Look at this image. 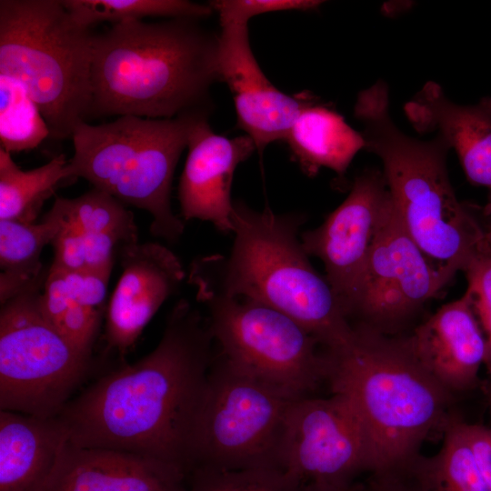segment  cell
Instances as JSON below:
<instances>
[{
  "label": "cell",
  "instance_id": "1",
  "mask_svg": "<svg viewBox=\"0 0 491 491\" xmlns=\"http://www.w3.org/2000/svg\"><path fill=\"white\" fill-rule=\"evenodd\" d=\"M214 346L207 317L178 301L153 351L97 379L65 405L58 417L68 441L145 456L187 474Z\"/></svg>",
  "mask_w": 491,
  "mask_h": 491
},
{
  "label": "cell",
  "instance_id": "2",
  "mask_svg": "<svg viewBox=\"0 0 491 491\" xmlns=\"http://www.w3.org/2000/svg\"><path fill=\"white\" fill-rule=\"evenodd\" d=\"M200 20H125L95 34L89 118L210 112L211 86L221 82L218 34Z\"/></svg>",
  "mask_w": 491,
  "mask_h": 491
},
{
  "label": "cell",
  "instance_id": "3",
  "mask_svg": "<svg viewBox=\"0 0 491 491\" xmlns=\"http://www.w3.org/2000/svg\"><path fill=\"white\" fill-rule=\"evenodd\" d=\"M354 115L363 125L364 149L382 162L402 225L429 262L453 278L491 256V228L480 208L458 201L451 185L447 142L403 133L391 118L383 80L358 93Z\"/></svg>",
  "mask_w": 491,
  "mask_h": 491
},
{
  "label": "cell",
  "instance_id": "4",
  "mask_svg": "<svg viewBox=\"0 0 491 491\" xmlns=\"http://www.w3.org/2000/svg\"><path fill=\"white\" fill-rule=\"evenodd\" d=\"M352 326L347 343L325 348L326 383L358 415L372 446L376 471L416 457L431 435L443 433L453 416L455 395L424 366L409 335Z\"/></svg>",
  "mask_w": 491,
  "mask_h": 491
},
{
  "label": "cell",
  "instance_id": "5",
  "mask_svg": "<svg viewBox=\"0 0 491 491\" xmlns=\"http://www.w3.org/2000/svg\"><path fill=\"white\" fill-rule=\"evenodd\" d=\"M304 222L302 214L258 211L234 201L229 256L194 260L188 280L270 306L297 321L324 348H335L349 341L353 326L303 248L298 235Z\"/></svg>",
  "mask_w": 491,
  "mask_h": 491
},
{
  "label": "cell",
  "instance_id": "6",
  "mask_svg": "<svg viewBox=\"0 0 491 491\" xmlns=\"http://www.w3.org/2000/svg\"><path fill=\"white\" fill-rule=\"evenodd\" d=\"M94 35L62 0L0 1V75L24 85L51 138L89 119Z\"/></svg>",
  "mask_w": 491,
  "mask_h": 491
},
{
  "label": "cell",
  "instance_id": "7",
  "mask_svg": "<svg viewBox=\"0 0 491 491\" xmlns=\"http://www.w3.org/2000/svg\"><path fill=\"white\" fill-rule=\"evenodd\" d=\"M210 112L174 118L122 115L101 125L80 123L68 160L71 178L82 177L122 203L150 213V232L175 242L183 222L171 206V186L177 162L195 124Z\"/></svg>",
  "mask_w": 491,
  "mask_h": 491
},
{
  "label": "cell",
  "instance_id": "8",
  "mask_svg": "<svg viewBox=\"0 0 491 491\" xmlns=\"http://www.w3.org/2000/svg\"><path fill=\"white\" fill-rule=\"evenodd\" d=\"M188 282L208 312L217 353L233 366L293 399L326 382V350L297 321L257 300Z\"/></svg>",
  "mask_w": 491,
  "mask_h": 491
},
{
  "label": "cell",
  "instance_id": "9",
  "mask_svg": "<svg viewBox=\"0 0 491 491\" xmlns=\"http://www.w3.org/2000/svg\"><path fill=\"white\" fill-rule=\"evenodd\" d=\"M46 275L0 310V408L42 418L59 416L91 365L42 311Z\"/></svg>",
  "mask_w": 491,
  "mask_h": 491
},
{
  "label": "cell",
  "instance_id": "10",
  "mask_svg": "<svg viewBox=\"0 0 491 491\" xmlns=\"http://www.w3.org/2000/svg\"><path fill=\"white\" fill-rule=\"evenodd\" d=\"M293 400L215 353L187 473L195 467L280 468L279 448Z\"/></svg>",
  "mask_w": 491,
  "mask_h": 491
},
{
  "label": "cell",
  "instance_id": "11",
  "mask_svg": "<svg viewBox=\"0 0 491 491\" xmlns=\"http://www.w3.org/2000/svg\"><path fill=\"white\" fill-rule=\"evenodd\" d=\"M451 279L437 270L412 240L391 200L350 305L348 319L352 325L397 336Z\"/></svg>",
  "mask_w": 491,
  "mask_h": 491
},
{
  "label": "cell",
  "instance_id": "12",
  "mask_svg": "<svg viewBox=\"0 0 491 491\" xmlns=\"http://www.w3.org/2000/svg\"><path fill=\"white\" fill-rule=\"evenodd\" d=\"M279 467L302 484L348 485L376 468L372 446L356 410L341 395L291 402Z\"/></svg>",
  "mask_w": 491,
  "mask_h": 491
},
{
  "label": "cell",
  "instance_id": "13",
  "mask_svg": "<svg viewBox=\"0 0 491 491\" xmlns=\"http://www.w3.org/2000/svg\"><path fill=\"white\" fill-rule=\"evenodd\" d=\"M391 200L383 172L365 170L355 178L344 202L322 225L300 234L306 253L323 262L325 277L347 318L374 239Z\"/></svg>",
  "mask_w": 491,
  "mask_h": 491
},
{
  "label": "cell",
  "instance_id": "14",
  "mask_svg": "<svg viewBox=\"0 0 491 491\" xmlns=\"http://www.w3.org/2000/svg\"><path fill=\"white\" fill-rule=\"evenodd\" d=\"M220 27V81L233 95L237 127L262 153L269 144L285 141L299 113L316 99L308 93L286 95L269 81L253 54L247 24L226 22Z\"/></svg>",
  "mask_w": 491,
  "mask_h": 491
},
{
  "label": "cell",
  "instance_id": "15",
  "mask_svg": "<svg viewBox=\"0 0 491 491\" xmlns=\"http://www.w3.org/2000/svg\"><path fill=\"white\" fill-rule=\"evenodd\" d=\"M119 256L122 274L105 310V336L107 347L123 356L185 273L179 258L156 242L125 246Z\"/></svg>",
  "mask_w": 491,
  "mask_h": 491
},
{
  "label": "cell",
  "instance_id": "16",
  "mask_svg": "<svg viewBox=\"0 0 491 491\" xmlns=\"http://www.w3.org/2000/svg\"><path fill=\"white\" fill-rule=\"evenodd\" d=\"M187 148L178 185L182 216L210 222L223 234L233 233V177L238 165L256 150L254 141L246 135L227 138L215 134L208 116H203L191 131Z\"/></svg>",
  "mask_w": 491,
  "mask_h": 491
},
{
  "label": "cell",
  "instance_id": "17",
  "mask_svg": "<svg viewBox=\"0 0 491 491\" xmlns=\"http://www.w3.org/2000/svg\"><path fill=\"white\" fill-rule=\"evenodd\" d=\"M185 478L157 459L67 441L40 491H185Z\"/></svg>",
  "mask_w": 491,
  "mask_h": 491
},
{
  "label": "cell",
  "instance_id": "18",
  "mask_svg": "<svg viewBox=\"0 0 491 491\" xmlns=\"http://www.w3.org/2000/svg\"><path fill=\"white\" fill-rule=\"evenodd\" d=\"M409 337L418 359L449 392L455 395L475 387L486 342L466 291L442 306Z\"/></svg>",
  "mask_w": 491,
  "mask_h": 491
},
{
  "label": "cell",
  "instance_id": "19",
  "mask_svg": "<svg viewBox=\"0 0 491 491\" xmlns=\"http://www.w3.org/2000/svg\"><path fill=\"white\" fill-rule=\"evenodd\" d=\"M404 109L416 132H436L447 142L470 183L491 192V96L475 105H458L440 85L428 81Z\"/></svg>",
  "mask_w": 491,
  "mask_h": 491
},
{
  "label": "cell",
  "instance_id": "20",
  "mask_svg": "<svg viewBox=\"0 0 491 491\" xmlns=\"http://www.w3.org/2000/svg\"><path fill=\"white\" fill-rule=\"evenodd\" d=\"M68 441L58 416L0 411V491H40Z\"/></svg>",
  "mask_w": 491,
  "mask_h": 491
},
{
  "label": "cell",
  "instance_id": "21",
  "mask_svg": "<svg viewBox=\"0 0 491 491\" xmlns=\"http://www.w3.org/2000/svg\"><path fill=\"white\" fill-rule=\"evenodd\" d=\"M112 270L67 271L51 265L41 308L47 320L75 346L92 356L101 326Z\"/></svg>",
  "mask_w": 491,
  "mask_h": 491
},
{
  "label": "cell",
  "instance_id": "22",
  "mask_svg": "<svg viewBox=\"0 0 491 491\" xmlns=\"http://www.w3.org/2000/svg\"><path fill=\"white\" fill-rule=\"evenodd\" d=\"M301 170L315 176L322 167L342 176L365 144L341 115L316 101L297 115L285 138Z\"/></svg>",
  "mask_w": 491,
  "mask_h": 491
},
{
  "label": "cell",
  "instance_id": "23",
  "mask_svg": "<svg viewBox=\"0 0 491 491\" xmlns=\"http://www.w3.org/2000/svg\"><path fill=\"white\" fill-rule=\"evenodd\" d=\"M58 198L81 235L87 269L113 268L115 251L138 242L134 214L108 193L93 188L75 198Z\"/></svg>",
  "mask_w": 491,
  "mask_h": 491
},
{
  "label": "cell",
  "instance_id": "24",
  "mask_svg": "<svg viewBox=\"0 0 491 491\" xmlns=\"http://www.w3.org/2000/svg\"><path fill=\"white\" fill-rule=\"evenodd\" d=\"M63 225L55 201L40 223L0 220V303L3 304L43 273L40 256Z\"/></svg>",
  "mask_w": 491,
  "mask_h": 491
},
{
  "label": "cell",
  "instance_id": "25",
  "mask_svg": "<svg viewBox=\"0 0 491 491\" xmlns=\"http://www.w3.org/2000/svg\"><path fill=\"white\" fill-rule=\"evenodd\" d=\"M66 178L71 176L65 155L37 168L23 170L11 154L0 148V220L35 223L45 200Z\"/></svg>",
  "mask_w": 491,
  "mask_h": 491
},
{
  "label": "cell",
  "instance_id": "26",
  "mask_svg": "<svg viewBox=\"0 0 491 491\" xmlns=\"http://www.w3.org/2000/svg\"><path fill=\"white\" fill-rule=\"evenodd\" d=\"M423 475L429 491H491L484 480L474 455L452 416L443 431V444L432 456H422Z\"/></svg>",
  "mask_w": 491,
  "mask_h": 491
},
{
  "label": "cell",
  "instance_id": "27",
  "mask_svg": "<svg viewBox=\"0 0 491 491\" xmlns=\"http://www.w3.org/2000/svg\"><path fill=\"white\" fill-rule=\"evenodd\" d=\"M47 137V124L24 85L0 75V148L9 154L31 150Z\"/></svg>",
  "mask_w": 491,
  "mask_h": 491
},
{
  "label": "cell",
  "instance_id": "28",
  "mask_svg": "<svg viewBox=\"0 0 491 491\" xmlns=\"http://www.w3.org/2000/svg\"><path fill=\"white\" fill-rule=\"evenodd\" d=\"M72 15L90 27L105 21L114 24L146 16L205 18L213 14L207 5L185 0H62Z\"/></svg>",
  "mask_w": 491,
  "mask_h": 491
},
{
  "label": "cell",
  "instance_id": "29",
  "mask_svg": "<svg viewBox=\"0 0 491 491\" xmlns=\"http://www.w3.org/2000/svg\"><path fill=\"white\" fill-rule=\"evenodd\" d=\"M299 480L283 469L195 467L186 474L185 491H300Z\"/></svg>",
  "mask_w": 491,
  "mask_h": 491
},
{
  "label": "cell",
  "instance_id": "30",
  "mask_svg": "<svg viewBox=\"0 0 491 491\" xmlns=\"http://www.w3.org/2000/svg\"><path fill=\"white\" fill-rule=\"evenodd\" d=\"M323 2L315 0H215L209 5L216 12L220 23L248 24L254 16L280 11H308L316 9Z\"/></svg>",
  "mask_w": 491,
  "mask_h": 491
},
{
  "label": "cell",
  "instance_id": "31",
  "mask_svg": "<svg viewBox=\"0 0 491 491\" xmlns=\"http://www.w3.org/2000/svg\"><path fill=\"white\" fill-rule=\"evenodd\" d=\"M422 456L370 473L359 491H429L422 471Z\"/></svg>",
  "mask_w": 491,
  "mask_h": 491
},
{
  "label": "cell",
  "instance_id": "32",
  "mask_svg": "<svg viewBox=\"0 0 491 491\" xmlns=\"http://www.w3.org/2000/svg\"><path fill=\"white\" fill-rule=\"evenodd\" d=\"M468 281L466 292L480 325L486 333V352L484 365L491 374V256H488L466 272Z\"/></svg>",
  "mask_w": 491,
  "mask_h": 491
},
{
  "label": "cell",
  "instance_id": "33",
  "mask_svg": "<svg viewBox=\"0 0 491 491\" xmlns=\"http://www.w3.org/2000/svg\"><path fill=\"white\" fill-rule=\"evenodd\" d=\"M460 427L474 455L477 467L491 490V428L460 420Z\"/></svg>",
  "mask_w": 491,
  "mask_h": 491
},
{
  "label": "cell",
  "instance_id": "34",
  "mask_svg": "<svg viewBox=\"0 0 491 491\" xmlns=\"http://www.w3.org/2000/svg\"><path fill=\"white\" fill-rule=\"evenodd\" d=\"M361 483H352L348 485H324L316 483L304 484L300 491H359Z\"/></svg>",
  "mask_w": 491,
  "mask_h": 491
},
{
  "label": "cell",
  "instance_id": "35",
  "mask_svg": "<svg viewBox=\"0 0 491 491\" xmlns=\"http://www.w3.org/2000/svg\"><path fill=\"white\" fill-rule=\"evenodd\" d=\"M480 213L485 223L491 228V192L488 194L486 204L480 208Z\"/></svg>",
  "mask_w": 491,
  "mask_h": 491
},
{
  "label": "cell",
  "instance_id": "36",
  "mask_svg": "<svg viewBox=\"0 0 491 491\" xmlns=\"http://www.w3.org/2000/svg\"><path fill=\"white\" fill-rule=\"evenodd\" d=\"M491 428V427H490Z\"/></svg>",
  "mask_w": 491,
  "mask_h": 491
}]
</instances>
